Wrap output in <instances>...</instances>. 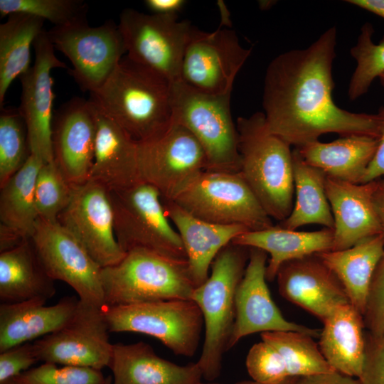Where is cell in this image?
<instances>
[{
    "instance_id": "6da1fadb",
    "label": "cell",
    "mask_w": 384,
    "mask_h": 384,
    "mask_svg": "<svg viewBox=\"0 0 384 384\" xmlns=\"http://www.w3.org/2000/svg\"><path fill=\"white\" fill-rule=\"evenodd\" d=\"M337 29L332 26L307 48L274 58L264 81L262 107L271 132L297 148L325 134L378 138V114L352 112L332 97Z\"/></svg>"
},
{
    "instance_id": "7a4b0ae2",
    "label": "cell",
    "mask_w": 384,
    "mask_h": 384,
    "mask_svg": "<svg viewBox=\"0 0 384 384\" xmlns=\"http://www.w3.org/2000/svg\"><path fill=\"white\" fill-rule=\"evenodd\" d=\"M89 100L137 143L160 137L172 124V82L127 55Z\"/></svg>"
},
{
    "instance_id": "3957f363",
    "label": "cell",
    "mask_w": 384,
    "mask_h": 384,
    "mask_svg": "<svg viewBox=\"0 0 384 384\" xmlns=\"http://www.w3.org/2000/svg\"><path fill=\"white\" fill-rule=\"evenodd\" d=\"M239 173L272 219H286L293 208V154L290 145L269 129L264 113L240 117L236 124Z\"/></svg>"
},
{
    "instance_id": "277c9868",
    "label": "cell",
    "mask_w": 384,
    "mask_h": 384,
    "mask_svg": "<svg viewBox=\"0 0 384 384\" xmlns=\"http://www.w3.org/2000/svg\"><path fill=\"white\" fill-rule=\"evenodd\" d=\"M250 249L230 242L217 255L208 279L195 288L191 299L199 307L205 337L197 361L203 378L219 377L223 356L228 350L235 317V293L249 259Z\"/></svg>"
},
{
    "instance_id": "5b68a950",
    "label": "cell",
    "mask_w": 384,
    "mask_h": 384,
    "mask_svg": "<svg viewBox=\"0 0 384 384\" xmlns=\"http://www.w3.org/2000/svg\"><path fill=\"white\" fill-rule=\"evenodd\" d=\"M105 307L191 299L196 287L187 260L134 249L117 264L102 268Z\"/></svg>"
},
{
    "instance_id": "8992f818",
    "label": "cell",
    "mask_w": 384,
    "mask_h": 384,
    "mask_svg": "<svg viewBox=\"0 0 384 384\" xmlns=\"http://www.w3.org/2000/svg\"><path fill=\"white\" fill-rule=\"evenodd\" d=\"M231 93L208 95L181 80L172 83V123L187 129L203 147L206 171L238 173V134L230 111Z\"/></svg>"
},
{
    "instance_id": "52a82bcc",
    "label": "cell",
    "mask_w": 384,
    "mask_h": 384,
    "mask_svg": "<svg viewBox=\"0 0 384 384\" xmlns=\"http://www.w3.org/2000/svg\"><path fill=\"white\" fill-rule=\"evenodd\" d=\"M117 242L127 253L144 249L174 259L187 260L176 228L167 218L159 191L144 181L110 191Z\"/></svg>"
},
{
    "instance_id": "ba28073f",
    "label": "cell",
    "mask_w": 384,
    "mask_h": 384,
    "mask_svg": "<svg viewBox=\"0 0 384 384\" xmlns=\"http://www.w3.org/2000/svg\"><path fill=\"white\" fill-rule=\"evenodd\" d=\"M111 333L134 332L160 341L174 354L193 356L198 347L203 318L192 299H171L105 307Z\"/></svg>"
},
{
    "instance_id": "9c48e42d",
    "label": "cell",
    "mask_w": 384,
    "mask_h": 384,
    "mask_svg": "<svg viewBox=\"0 0 384 384\" xmlns=\"http://www.w3.org/2000/svg\"><path fill=\"white\" fill-rule=\"evenodd\" d=\"M173 201L193 215L213 223L240 225L249 231L274 225L239 172L204 171Z\"/></svg>"
},
{
    "instance_id": "30bf717a",
    "label": "cell",
    "mask_w": 384,
    "mask_h": 384,
    "mask_svg": "<svg viewBox=\"0 0 384 384\" xmlns=\"http://www.w3.org/2000/svg\"><path fill=\"white\" fill-rule=\"evenodd\" d=\"M127 56L171 82L180 80L184 52L193 28L177 15L145 14L124 9L118 24Z\"/></svg>"
},
{
    "instance_id": "8fae6325",
    "label": "cell",
    "mask_w": 384,
    "mask_h": 384,
    "mask_svg": "<svg viewBox=\"0 0 384 384\" xmlns=\"http://www.w3.org/2000/svg\"><path fill=\"white\" fill-rule=\"evenodd\" d=\"M47 33L54 48L72 63L70 75L90 93L108 79L127 53L119 26L112 20L95 27L84 20L53 26Z\"/></svg>"
},
{
    "instance_id": "7c38bea8",
    "label": "cell",
    "mask_w": 384,
    "mask_h": 384,
    "mask_svg": "<svg viewBox=\"0 0 384 384\" xmlns=\"http://www.w3.org/2000/svg\"><path fill=\"white\" fill-rule=\"evenodd\" d=\"M142 181L154 186L162 200L174 201L207 169L206 153L185 127L173 124L160 137L138 143Z\"/></svg>"
},
{
    "instance_id": "4fadbf2b",
    "label": "cell",
    "mask_w": 384,
    "mask_h": 384,
    "mask_svg": "<svg viewBox=\"0 0 384 384\" xmlns=\"http://www.w3.org/2000/svg\"><path fill=\"white\" fill-rule=\"evenodd\" d=\"M104 308L79 299L70 319L33 342L39 361L60 366L108 367L112 353Z\"/></svg>"
},
{
    "instance_id": "5bb4252c",
    "label": "cell",
    "mask_w": 384,
    "mask_h": 384,
    "mask_svg": "<svg viewBox=\"0 0 384 384\" xmlns=\"http://www.w3.org/2000/svg\"><path fill=\"white\" fill-rule=\"evenodd\" d=\"M252 52L235 32L219 28L206 32L193 28L186 48L180 80L208 95L231 93L235 78Z\"/></svg>"
},
{
    "instance_id": "9a60e30c",
    "label": "cell",
    "mask_w": 384,
    "mask_h": 384,
    "mask_svg": "<svg viewBox=\"0 0 384 384\" xmlns=\"http://www.w3.org/2000/svg\"><path fill=\"white\" fill-rule=\"evenodd\" d=\"M48 275L70 286L79 299L105 308L102 267L58 221L38 218L31 236Z\"/></svg>"
},
{
    "instance_id": "2e32d148",
    "label": "cell",
    "mask_w": 384,
    "mask_h": 384,
    "mask_svg": "<svg viewBox=\"0 0 384 384\" xmlns=\"http://www.w3.org/2000/svg\"><path fill=\"white\" fill-rule=\"evenodd\" d=\"M58 221L102 268L117 264L125 256L114 233L110 192L101 184L88 180L73 187L71 200Z\"/></svg>"
},
{
    "instance_id": "e0dca14e",
    "label": "cell",
    "mask_w": 384,
    "mask_h": 384,
    "mask_svg": "<svg viewBox=\"0 0 384 384\" xmlns=\"http://www.w3.org/2000/svg\"><path fill=\"white\" fill-rule=\"evenodd\" d=\"M33 46V65L19 77L21 95L18 109L26 124L31 154L49 163L53 161L52 122L55 97L50 73L53 69L67 66L55 55V48L45 29Z\"/></svg>"
},
{
    "instance_id": "ac0fdd59",
    "label": "cell",
    "mask_w": 384,
    "mask_h": 384,
    "mask_svg": "<svg viewBox=\"0 0 384 384\" xmlns=\"http://www.w3.org/2000/svg\"><path fill=\"white\" fill-rule=\"evenodd\" d=\"M249 259L235 293V317L228 350L242 338L257 332L292 331L313 338L321 331L287 320L272 300L267 284V254L249 248Z\"/></svg>"
},
{
    "instance_id": "d6986e66",
    "label": "cell",
    "mask_w": 384,
    "mask_h": 384,
    "mask_svg": "<svg viewBox=\"0 0 384 384\" xmlns=\"http://www.w3.org/2000/svg\"><path fill=\"white\" fill-rule=\"evenodd\" d=\"M95 137V108L89 100L74 97L55 111L52 122L53 161L73 187L89 180Z\"/></svg>"
},
{
    "instance_id": "ffe728a7",
    "label": "cell",
    "mask_w": 384,
    "mask_h": 384,
    "mask_svg": "<svg viewBox=\"0 0 384 384\" xmlns=\"http://www.w3.org/2000/svg\"><path fill=\"white\" fill-rule=\"evenodd\" d=\"M276 279L282 297L322 321L350 303L337 277L316 255L285 262Z\"/></svg>"
},
{
    "instance_id": "44dd1931",
    "label": "cell",
    "mask_w": 384,
    "mask_h": 384,
    "mask_svg": "<svg viewBox=\"0 0 384 384\" xmlns=\"http://www.w3.org/2000/svg\"><path fill=\"white\" fill-rule=\"evenodd\" d=\"M325 188L334 218L332 250L381 234L373 203L375 181L353 183L326 176Z\"/></svg>"
},
{
    "instance_id": "7402d4cb",
    "label": "cell",
    "mask_w": 384,
    "mask_h": 384,
    "mask_svg": "<svg viewBox=\"0 0 384 384\" xmlns=\"http://www.w3.org/2000/svg\"><path fill=\"white\" fill-rule=\"evenodd\" d=\"M162 203L167 218L180 235L190 274L197 287L208 279L211 264L219 252L249 230L240 225H221L201 220L173 201L162 200Z\"/></svg>"
},
{
    "instance_id": "603a6c76",
    "label": "cell",
    "mask_w": 384,
    "mask_h": 384,
    "mask_svg": "<svg viewBox=\"0 0 384 384\" xmlns=\"http://www.w3.org/2000/svg\"><path fill=\"white\" fill-rule=\"evenodd\" d=\"M108 368L113 374L112 384H198L203 378L197 362L176 364L143 341L113 344Z\"/></svg>"
},
{
    "instance_id": "cb8c5ba5",
    "label": "cell",
    "mask_w": 384,
    "mask_h": 384,
    "mask_svg": "<svg viewBox=\"0 0 384 384\" xmlns=\"http://www.w3.org/2000/svg\"><path fill=\"white\" fill-rule=\"evenodd\" d=\"M95 112V156L89 180L101 184L110 191L136 184L141 181L138 143L96 108Z\"/></svg>"
},
{
    "instance_id": "d4e9b609",
    "label": "cell",
    "mask_w": 384,
    "mask_h": 384,
    "mask_svg": "<svg viewBox=\"0 0 384 384\" xmlns=\"http://www.w3.org/2000/svg\"><path fill=\"white\" fill-rule=\"evenodd\" d=\"M47 301L31 299L0 305V352L29 343L61 328L72 316L79 302L66 296L56 304L46 306Z\"/></svg>"
},
{
    "instance_id": "484cf974",
    "label": "cell",
    "mask_w": 384,
    "mask_h": 384,
    "mask_svg": "<svg viewBox=\"0 0 384 384\" xmlns=\"http://www.w3.org/2000/svg\"><path fill=\"white\" fill-rule=\"evenodd\" d=\"M319 348L336 372L359 378L366 350L363 315L350 303L334 309L323 321Z\"/></svg>"
},
{
    "instance_id": "4316f807",
    "label": "cell",
    "mask_w": 384,
    "mask_h": 384,
    "mask_svg": "<svg viewBox=\"0 0 384 384\" xmlns=\"http://www.w3.org/2000/svg\"><path fill=\"white\" fill-rule=\"evenodd\" d=\"M333 241L331 229L324 228L316 231H299L277 225L261 230L247 231L236 237L232 242L260 249L268 254L266 278L272 281L285 262L332 250Z\"/></svg>"
},
{
    "instance_id": "83f0119b",
    "label": "cell",
    "mask_w": 384,
    "mask_h": 384,
    "mask_svg": "<svg viewBox=\"0 0 384 384\" xmlns=\"http://www.w3.org/2000/svg\"><path fill=\"white\" fill-rule=\"evenodd\" d=\"M378 144L375 137L348 135L331 142L317 140L295 150L306 163L321 170L327 176L361 183Z\"/></svg>"
},
{
    "instance_id": "f1b7e54d",
    "label": "cell",
    "mask_w": 384,
    "mask_h": 384,
    "mask_svg": "<svg viewBox=\"0 0 384 384\" xmlns=\"http://www.w3.org/2000/svg\"><path fill=\"white\" fill-rule=\"evenodd\" d=\"M56 292L55 281L46 271L31 238L0 252V301L14 304L31 299L47 301Z\"/></svg>"
},
{
    "instance_id": "f546056e",
    "label": "cell",
    "mask_w": 384,
    "mask_h": 384,
    "mask_svg": "<svg viewBox=\"0 0 384 384\" xmlns=\"http://www.w3.org/2000/svg\"><path fill=\"white\" fill-rule=\"evenodd\" d=\"M384 254L381 234L365 238L351 247L316 254L341 284L350 304L363 316L375 270Z\"/></svg>"
},
{
    "instance_id": "4dcf8cb0",
    "label": "cell",
    "mask_w": 384,
    "mask_h": 384,
    "mask_svg": "<svg viewBox=\"0 0 384 384\" xmlns=\"http://www.w3.org/2000/svg\"><path fill=\"white\" fill-rule=\"evenodd\" d=\"M292 154L295 202L289 216L279 225L297 230L317 224L333 230L334 218L325 188L326 175L306 163L296 150Z\"/></svg>"
},
{
    "instance_id": "1f68e13d",
    "label": "cell",
    "mask_w": 384,
    "mask_h": 384,
    "mask_svg": "<svg viewBox=\"0 0 384 384\" xmlns=\"http://www.w3.org/2000/svg\"><path fill=\"white\" fill-rule=\"evenodd\" d=\"M45 21L26 14L8 16L0 25V107L13 80L31 68V47L43 31Z\"/></svg>"
},
{
    "instance_id": "d6a6232c",
    "label": "cell",
    "mask_w": 384,
    "mask_h": 384,
    "mask_svg": "<svg viewBox=\"0 0 384 384\" xmlns=\"http://www.w3.org/2000/svg\"><path fill=\"white\" fill-rule=\"evenodd\" d=\"M43 161L31 154L22 167L1 187L0 221L31 238L38 218L35 202L36 178Z\"/></svg>"
},
{
    "instance_id": "836d02e7",
    "label": "cell",
    "mask_w": 384,
    "mask_h": 384,
    "mask_svg": "<svg viewBox=\"0 0 384 384\" xmlns=\"http://www.w3.org/2000/svg\"><path fill=\"white\" fill-rule=\"evenodd\" d=\"M261 339L281 355L290 378H301L335 371L323 356L313 337L298 331L261 334Z\"/></svg>"
},
{
    "instance_id": "e575fe53",
    "label": "cell",
    "mask_w": 384,
    "mask_h": 384,
    "mask_svg": "<svg viewBox=\"0 0 384 384\" xmlns=\"http://www.w3.org/2000/svg\"><path fill=\"white\" fill-rule=\"evenodd\" d=\"M373 33L372 24L365 23L356 45L351 48V55L356 62L348 90L352 101L365 95L373 80L384 72V36L375 43L373 41Z\"/></svg>"
},
{
    "instance_id": "d590c367",
    "label": "cell",
    "mask_w": 384,
    "mask_h": 384,
    "mask_svg": "<svg viewBox=\"0 0 384 384\" xmlns=\"http://www.w3.org/2000/svg\"><path fill=\"white\" fill-rule=\"evenodd\" d=\"M31 154L25 122L16 108H1L0 187L25 164Z\"/></svg>"
},
{
    "instance_id": "8d00e7d4",
    "label": "cell",
    "mask_w": 384,
    "mask_h": 384,
    "mask_svg": "<svg viewBox=\"0 0 384 384\" xmlns=\"http://www.w3.org/2000/svg\"><path fill=\"white\" fill-rule=\"evenodd\" d=\"M87 4L81 0H0L1 16L22 13L63 26L87 20Z\"/></svg>"
},
{
    "instance_id": "74e56055",
    "label": "cell",
    "mask_w": 384,
    "mask_h": 384,
    "mask_svg": "<svg viewBox=\"0 0 384 384\" xmlns=\"http://www.w3.org/2000/svg\"><path fill=\"white\" fill-rule=\"evenodd\" d=\"M73 187L67 181L54 161L43 163L39 169L35 186V202L38 217L57 221L70 203Z\"/></svg>"
},
{
    "instance_id": "f35d334b",
    "label": "cell",
    "mask_w": 384,
    "mask_h": 384,
    "mask_svg": "<svg viewBox=\"0 0 384 384\" xmlns=\"http://www.w3.org/2000/svg\"><path fill=\"white\" fill-rule=\"evenodd\" d=\"M106 378L91 368L43 363L1 384H105Z\"/></svg>"
},
{
    "instance_id": "ab89813d",
    "label": "cell",
    "mask_w": 384,
    "mask_h": 384,
    "mask_svg": "<svg viewBox=\"0 0 384 384\" xmlns=\"http://www.w3.org/2000/svg\"><path fill=\"white\" fill-rule=\"evenodd\" d=\"M245 365L252 380L261 384H277L290 378L281 355L262 340L250 348Z\"/></svg>"
},
{
    "instance_id": "60d3db41",
    "label": "cell",
    "mask_w": 384,
    "mask_h": 384,
    "mask_svg": "<svg viewBox=\"0 0 384 384\" xmlns=\"http://www.w3.org/2000/svg\"><path fill=\"white\" fill-rule=\"evenodd\" d=\"M363 320L370 336H384V254L372 278Z\"/></svg>"
},
{
    "instance_id": "b9f144b4",
    "label": "cell",
    "mask_w": 384,
    "mask_h": 384,
    "mask_svg": "<svg viewBox=\"0 0 384 384\" xmlns=\"http://www.w3.org/2000/svg\"><path fill=\"white\" fill-rule=\"evenodd\" d=\"M39 361L33 343H25L0 352V384L29 370Z\"/></svg>"
},
{
    "instance_id": "7bdbcfd3",
    "label": "cell",
    "mask_w": 384,
    "mask_h": 384,
    "mask_svg": "<svg viewBox=\"0 0 384 384\" xmlns=\"http://www.w3.org/2000/svg\"><path fill=\"white\" fill-rule=\"evenodd\" d=\"M366 359L359 377L361 384H384V336L366 334Z\"/></svg>"
},
{
    "instance_id": "ee69618b",
    "label": "cell",
    "mask_w": 384,
    "mask_h": 384,
    "mask_svg": "<svg viewBox=\"0 0 384 384\" xmlns=\"http://www.w3.org/2000/svg\"><path fill=\"white\" fill-rule=\"evenodd\" d=\"M380 118L378 144L372 161L366 169L361 183L384 177V105L377 113Z\"/></svg>"
},
{
    "instance_id": "f6af8a7d",
    "label": "cell",
    "mask_w": 384,
    "mask_h": 384,
    "mask_svg": "<svg viewBox=\"0 0 384 384\" xmlns=\"http://www.w3.org/2000/svg\"><path fill=\"white\" fill-rule=\"evenodd\" d=\"M296 384H361L359 379L336 371L297 378Z\"/></svg>"
},
{
    "instance_id": "bcb514c9",
    "label": "cell",
    "mask_w": 384,
    "mask_h": 384,
    "mask_svg": "<svg viewBox=\"0 0 384 384\" xmlns=\"http://www.w3.org/2000/svg\"><path fill=\"white\" fill-rule=\"evenodd\" d=\"M184 0H146L144 4L152 14L177 15L185 6Z\"/></svg>"
},
{
    "instance_id": "7dc6e473",
    "label": "cell",
    "mask_w": 384,
    "mask_h": 384,
    "mask_svg": "<svg viewBox=\"0 0 384 384\" xmlns=\"http://www.w3.org/2000/svg\"><path fill=\"white\" fill-rule=\"evenodd\" d=\"M373 203L384 240V177L375 181Z\"/></svg>"
},
{
    "instance_id": "c3c4849f",
    "label": "cell",
    "mask_w": 384,
    "mask_h": 384,
    "mask_svg": "<svg viewBox=\"0 0 384 384\" xmlns=\"http://www.w3.org/2000/svg\"><path fill=\"white\" fill-rule=\"evenodd\" d=\"M26 239L14 229L3 223L0 224V252L18 246Z\"/></svg>"
},
{
    "instance_id": "681fc988",
    "label": "cell",
    "mask_w": 384,
    "mask_h": 384,
    "mask_svg": "<svg viewBox=\"0 0 384 384\" xmlns=\"http://www.w3.org/2000/svg\"><path fill=\"white\" fill-rule=\"evenodd\" d=\"M346 2L384 18V0H347Z\"/></svg>"
},
{
    "instance_id": "f907efd6",
    "label": "cell",
    "mask_w": 384,
    "mask_h": 384,
    "mask_svg": "<svg viewBox=\"0 0 384 384\" xmlns=\"http://www.w3.org/2000/svg\"><path fill=\"white\" fill-rule=\"evenodd\" d=\"M297 378H289L286 379L285 380L277 384H296ZM235 384H261V383L255 382L253 380H243V381L238 382Z\"/></svg>"
},
{
    "instance_id": "816d5d0a",
    "label": "cell",
    "mask_w": 384,
    "mask_h": 384,
    "mask_svg": "<svg viewBox=\"0 0 384 384\" xmlns=\"http://www.w3.org/2000/svg\"><path fill=\"white\" fill-rule=\"evenodd\" d=\"M274 1H260L259 4H260V8L261 9H267L269 8H270L275 3H273Z\"/></svg>"
},
{
    "instance_id": "f5cc1de1",
    "label": "cell",
    "mask_w": 384,
    "mask_h": 384,
    "mask_svg": "<svg viewBox=\"0 0 384 384\" xmlns=\"http://www.w3.org/2000/svg\"><path fill=\"white\" fill-rule=\"evenodd\" d=\"M378 78L380 82V84L384 88V72L379 75Z\"/></svg>"
},
{
    "instance_id": "db71d44e",
    "label": "cell",
    "mask_w": 384,
    "mask_h": 384,
    "mask_svg": "<svg viewBox=\"0 0 384 384\" xmlns=\"http://www.w3.org/2000/svg\"><path fill=\"white\" fill-rule=\"evenodd\" d=\"M112 378L110 375H109L107 377L106 382L105 384H112Z\"/></svg>"
},
{
    "instance_id": "11a10c76",
    "label": "cell",
    "mask_w": 384,
    "mask_h": 384,
    "mask_svg": "<svg viewBox=\"0 0 384 384\" xmlns=\"http://www.w3.org/2000/svg\"><path fill=\"white\" fill-rule=\"evenodd\" d=\"M198 384H217V383H205L200 382Z\"/></svg>"
}]
</instances>
